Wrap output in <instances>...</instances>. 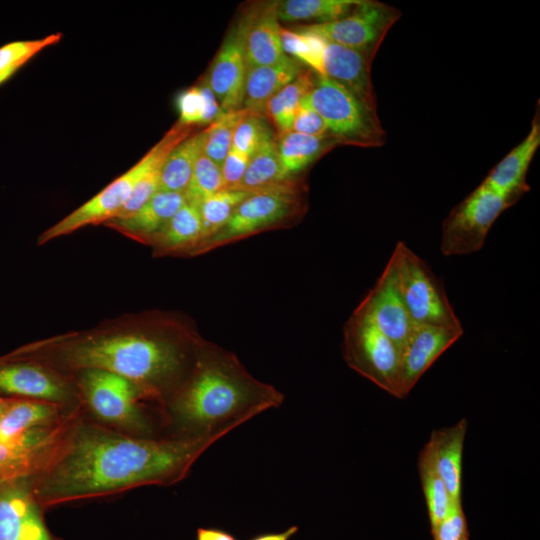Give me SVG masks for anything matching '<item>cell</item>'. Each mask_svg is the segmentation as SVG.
<instances>
[{
  "label": "cell",
  "mask_w": 540,
  "mask_h": 540,
  "mask_svg": "<svg viewBox=\"0 0 540 540\" xmlns=\"http://www.w3.org/2000/svg\"><path fill=\"white\" fill-rule=\"evenodd\" d=\"M251 14L252 6L232 24L205 76L222 111L242 108L247 73L246 37Z\"/></svg>",
  "instance_id": "obj_12"
},
{
  "label": "cell",
  "mask_w": 540,
  "mask_h": 540,
  "mask_svg": "<svg viewBox=\"0 0 540 540\" xmlns=\"http://www.w3.org/2000/svg\"><path fill=\"white\" fill-rule=\"evenodd\" d=\"M246 109L222 111L219 117L204 130L203 153L211 160L222 165L232 146L234 131L240 120L246 115Z\"/></svg>",
  "instance_id": "obj_34"
},
{
  "label": "cell",
  "mask_w": 540,
  "mask_h": 540,
  "mask_svg": "<svg viewBox=\"0 0 540 540\" xmlns=\"http://www.w3.org/2000/svg\"><path fill=\"white\" fill-rule=\"evenodd\" d=\"M203 338L189 324L157 317L123 332L45 343L32 352L52 369L108 371L135 383L159 407L190 375Z\"/></svg>",
  "instance_id": "obj_2"
},
{
  "label": "cell",
  "mask_w": 540,
  "mask_h": 540,
  "mask_svg": "<svg viewBox=\"0 0 540 540\" xmlns=\"http://www.w3.org/2000/svg\"><path fill=\"white\" fill-rule=\"evenodd\" d=\"M253 191L223 188L198 204L202 221V242L200 245L228 221L236 207Z\"/></svg>",
  "instance_id": "obj_33"
},
{
  "label": "cell",
  "mask_w": 540,
  "mask_h": 540,
  "mask_svg": "<svg viewBox=\"0 0 540 540\" xmlns=\"http://www.w3.org/2000/svg\"><path fill=\"white\" fill-rule=\"evenodd\" d=\"M464 333L432 325L415 324L401 350V393L406 397L431 365Z\"/></svg>",
  "instance_id": "obj_16"
},
{
  "label": "cell",
  "mask_w": 540,
  "mask_h": 540,
  "mask_svg": "<svg viewBox=\"0 0 540 540\" xmlns=\"http://www.w3.org/2000/svg\"><path fill=\"white\" fill-rule=\"evenodd\" d=\"M0 391L68 408L81 405L67 376L36 361L0 363Z\"/></svg>",
  "instance_id": "obj_13"
},
{
  "label": "cell",
  "mask_w": 540,
  "mask_h": 540,
  "mask_svg": "<svg viewBox=\"0 0 540 540\" xmlns=\"http://www.w3.org/2000/svg\"><path fill=\"white\" fill-rule=\"evenodd\" d=\"M0 540H62L48 529L27 479L0 484Z\"/></svg>",
  "instance_id": "obj_15"
},
{
  "label": "cell",
  "mask_w": 540,
  "mask_h": 540,
  "mask_svg": "<svg viewBox=\"0 0 540 540\" xmlns=\"http://www.w3.org/2000/svg\"><path fill=\"white\" fill-rule=\"evenodd\" d=\"M283 401L277 388L252 376L234 353L203 339L190 375L160 410L167 437L224 436Z\"/></svg>",
  "instance_id": "obj_3"
},
{
  "label": "cell",
  "mask_w": 540,
  "mask_h": 540,
  "mask_svg": "<svg viewBox=\"0 0 540 540\" xmlns=\"http://www.w3.org/2000/svg\"><path fill=\"white\" fill-rule=\"evenodd\" d=\"M17 70L18 68L14 67L0 70V85L11 78Z\"/></svg>",
  "instance_id": "obj_44"
},
{
  "label": "cell",
  "mask_w": 540,
  "mask_h": 540,
  "mask_svg": "<svg viewBox=\"0 0 540 540\" xmlns=\"http://www.w3.org/2000/svg\"><path fill=\"white\" fill-rule=\"evenodd\" d=\"M514 203L481 183L443 221L441 253L449 257L481 250L494 222Z\"/></svg>",
  "instance_id": "obj_10"
},
{
  "label": "cell",
  "mask_w": 540,
  "mask_h": 540,
  "mask_svg": "<svg viewBox=\"0 0 540 540\" xmlns=\"http://www.w3.org/2000/svg\"><path fill=\"white\" fill-rule=\"evenodd\" d=\"M195 540H237L235 535L218 527H199Z\"/></svg>",
  "instance_id": "obj_42"
},
{
  "label": "cell",
  "mask_w": 540,
  "mask_h": 540,
  "mask_svg": "<svg viewBox=\"0 0 540 540\" xmlns=\"http://www.w3.org/2000/svg\"><path fill=\"white\" fill-rule=\"evenodd\" d=\"M459 540H469V536H466V537H464L462 539H459Z\"/></svg>",
  "instance_id": "obj_46"
},
{
  "label": "cell",
  "mask_w": 540,
  "mask_h": 540,
  "mask_svg": "<svg viewBox=\"0 0 540 540\" xmlns=\"http://www.w3.org/2000/svg\"><path fill=\"white\" fill-rule=\"evenodd\" d=\"M12 401L13 399L0 398V417L3 415V413L6 411Z\"/></svg>",
  "instance_id": "obj_45"
},
{
  "label": "cell",
  "mask_w": 540,
  "mask_h": 540,
  "mask_svg": "<svg viewBox=\"0 0 540 540\" xmlns=\"http://www.w3.org/2000/svg\"><path fill=\"white\" fill-rule=\"evenodd\" d=\"M324 41V76L344 86L368 109L376 112V97L370 78L372 61L359 51Z\"/></svg>",
  "instance_id": "obj_17"
},
{
  "label": "cell",
  "mask_w": 540,
  "mask_h": 540,
  "mask_svg": "<svg viewBox=\"0 0 540 540\" xmlns=\"http://www.w3.org/2000/svg\"><path fill=\"white\" fill-rule=\"evenodd\" d=\"M280 162L276 140H265L250 157L245 174L238 187L258 190L288 180Z\"/></svg>",
  "instance_id": "obj_30"
},
{
  "label": "cell",
  "mask_w": 540,
  "mask_h": 540,
  "mask_svg": "<svg viewBox=\"0 0 540 540\" xmlns=\"http://www.w3.org/2000/svg\"><path fill=\"white\" fill-rule=\"evenodd\" d=\"M1 482H3V481H0V484H1Z\"/></svg>",
  "instance_id": "obj_47"
},
{
  "label": "cell",
  "mask_w": 540,
  "mask_h": 540,
  "mask_svg": "<svg viewBox=\"0 0 540 540\" xmlns=\"http://www.w3.org/2000/svg\"><path fill=\"white\" fill-rule=\"evenodd\" d=\"M56 441L35 447L0 442V481L29 479L36 475L45 465Z\"/></svg>",
  "instance_id": "obj_28"
},
{
  "label": "cell",
  "mask_w": 540,
  "mask_h": 540,
  "mask_svg": "<svg viewBox=\"0 0 540 540\" xmlns=\"http://www.w3.org/2000/svg\"><path fill=\"white\" fill-rule=\"evenodd\" d=\"M304 69L299 61L286 56L279 62L247 69L242 109L264 114L265 105Z\"/></svg>",
  "instance_id": "obj_23"
},
{
  "label": "cell",
  "mask_w": 540,
  "mask_h": 540,
  "mask_svg": "<svg viewBox=\"0 0 540 540\" xmlns=\"http://www.w3.org/2000/svg\"><path fill=\"white\" fill-rule=\"evenodd\" d=\"M299 531L298 526L292 525L282 532H263L258 533L248 540H290Z\"/></svg>",
  "instance_id": "obj_43"
},
{
  "label": "cell",
  "mask_w": 540,
  "mask_h": 540,
  "mask_svg": "<svg viewBox=\"0 0 540 540\" xmlns=\"http://www.w3.org/2000/svg\"><path fill=\"white\" fill-rule=\"evenodd\" d=\"M76 409L41 400L13 399L0 417V442L14 444L28 431L56 425Z\"/></svg>",
  "instance_id": "obj_21"
},
{
  "label": "cell",
  "mask_w": 540,
  "mask_h": 540,
  "mask_svg": "<svg viewBox=\"0 0 540 540\" xmlns=\"http://www.w3.org/2000/svg\"><path fill=\"white\" fill-rule=\"evenodd\" d=\"M305 96L298 105L291 131L316 137L330 136L324 120L309 105Z\"/></svg>",
  "instance_id": "obj_40"
},
{
  "label": "cell",
  "mask_w": 540,
  "mask_h": 540,
  "mask_svg": "<svg viewBox=\"0 0 540 540\" xmlns=\"http://www.w3.org/2000/svg\"><path fill=\"white\" fill-rule=\"evenodd\" d=\"M338 142L331 136L316 137L288 131L279 133L276 145L284 173L292 178Z\"/></svg>",
  "instance_id": "obj_26"
},
{
  "label": "cell",
  "mask_w": 540,
  "mask_h": 540,
  "mask_svg": "<svg viewBox=\"0 0 540 540\" xmlns=\"http://www.w3.org/2000/svg\"><path fill=\"white\" fill-rule=\"evenodd\" d=\"M278 5L279 1L252 5L246 37L247 69L274 64L287 56L281 43Z\"/></svg>",
  "instance_id": "obj_20"
},
{
  "label": "cell",
  "mask_w": 540,
  "mask_h": 540,
  "mask_svg": "<svg viewBox=\"0 0 540 540\" xmlns=\"http://www.w3.org/2000/svg\"><path fill=\"white\" fill-rule=\"evenodd\" d=\"M305 99L322 117L329 135L338 143L361 147H378L385 143L386 134L377 113L332 79L316 75Z\"/></svg>",
  "instance_id": "obj_6"
},
{
  "label": "cell",
  "mask_w": 540,
  "mask_h": 540,
  "mask_svg": "<svg viewBox=\"0 0 540 540\" xmlns=\"http://www.w3.org/2000/svg\"><path fill=\"white\" fill-rule=\"evenodd\" d=\"M356 310L363 313L384 335L402 350L415 323L403 301L394 258L390 257L376 284Z\"/></svg>",
  "instance_id": "obj_14"
},
{
  "label": "cell",
  "mask_w": 540,
  "mask_h": 540,
  "mask_svg": "<svg viewBox=\"0 0 540 540\" xmlns=\"http://www.w3.org/2000/svg\"><path fill=\"white\" fill-rule=\"evenodd\" d=\"M250 157L231 148L226 155L221 172L225 188L238 187L247 169Z\"/></svg>",
  "instance_id": "obj_41"
},
{
  "label": "cell",
  "mask_w": 540,
  "mask_h": 540,
  "mask_svg": "<svg viewBox=\"0 0 540 540\" xmlns=\"http://www.w3.org/2000/svg\"><path fill=\"white\" fill-rule=\"evenodd\" d=\"M392 257L396 263L399 289L412 321L463 329L446 294L441 279L404 242L396 244Z\"/></svg>",
  "instance_id": "obj_9"
},
{
  "label": "cell",
  "mask_w": 540,
  "mask_h": 540,
  "mask_svg": "<svg viewBox=\"0 0 540 540\" xmlns=\"http://www.w3.org/2000/svg\"><path fill=\"white\" fill-rule=\"evenodd\" d=\"M433 540H459L469 536L461 502H454L441 522L431 530Z\"/></svg>",
  "instance_id": "obj_39"
},
{
  "label": "cell",
  "mask_w": 540,
  "mask_h": 540,
  "mask_svg": "<svg viewBox=\"0 0 540 540\" xmlns=\"http://www.w3.org/2000/svg\"><path fill=\"white\" fill-rule=\"evenodd\" d=\"M281 43L284 53L306 64L319 76H324L323 56L325 41L311 33L281 28Z\"/></svg>",
  "instance_id": "obj_35"
},
{
  "label": "cell",
  "mask_w": 540,
  "mask_h": 540,
  "mask_svg": "<svg viewBox=\"0 0 540 540\" xmlns=\"http://www.w3.org/2000/svg\"><path fill=\"white\" fill-rule=\"evenodd\" d=\"M176 106L179 112L178 123L189 127L196 124L209 125L222 113L205 76L197 85L179 93Z\"/></svg>",
  "instance_id": "obj_31"
},
{
  "label": "cell",
  "mask_w": 540,
  "mask_h": 540,
  "mask_svg": "<svg viewBox=\"0 0 540 540\" xmlns=\"http://www.w3.org/2000/svg\"><path fill=\"white\" fill-rule=\"evenodd\" d=\"M225 188L221 166L203 152L197 159L189 185L185 191L187 202L199 204L205 198Z\"/></svg>",
  "instance_id": "obj_36"
},
{
  "label": "cell",
  "mask_w": 540,
  "mask_h": 540,
  "mask_svg": "<svg viewBox=\"0 0 540 540\" xmlns=\"http://www.w3.org/2000/svg\"><path fill=\"white\" fill-rule=\"evenodd\" d=\"M270 138H273V133L263 114L248 111L234 131L231 148L251 157Z\"/></svg>",
  "instance_id": "obj_37"
},
{
  "label": "cell",
  "mask_w": 540,
  "mask_h": 540,
  "mask_svg": "<svg viewBox=\"0 0 540 540\" xmlns=\"http://www.w3.org/2000/svg\"><path fill=\"white\" fill-rule=\"evenodd\" d=\"M185 202L184 193L158 191L131 215L115 217L104 224L131 239L150 245Z\"/></svg>",
  "instance_id": "obj_19"
},
{
  "label": "cell",
  "mask_w": 540,
  "mask_h": 540,
  "mask_svg": "<svg viewBox=\"0 0 540 540\" xmlns=\"http://www.w3.org/2000/svg\"><path fill=\"white\" fill-rule=\"evenodd\" d=\"M539 146L540 121L537 109L526 137L494 166L482 183L516 202L530 189L526 175Z\"/></svg>",
  "instance_id": "obj_18"
},
{
  "label": "cell",
  "mask_w": 540,
  "mask_h": 540,
  "mask_svg": "<svg viewBox=\"0 0 540 540\" xmlns=\"http://www.w3.org/2000/svg\"><path fill=\"white\" fill-rule=\"evenodd\" d=\"M192 127L176 123L133 167L102 191L45 230L38 244L70 234L82 227L105 223L124 206L135 185L154 167L163 164L170 151L190 135Z\"/></svg>",
  "instance_id": "obj_5"
},
{
  "label": "cell",
  "mask_w": 540,
  "mask_h": 540,
  "mask_svg": "<svg viewBox=\"0 0 540 540\" xmlns=\"http://www.w3.org/2000/svg\"><path fill=\"white\" fill-rule=\"evenodd\" d=\"M223 435L151 438L84 418H69L43 468L27 479L43 509L182 481Z\"/></svg>",
  "instance_id": "obj_1"
},
{
  "label": "cell",
  "mask_w": 540,
  "mask_h": 540,
  "mask_svg": "<svg viewBox=\"0 0 540 540\" xmlns=\"http://www.w3.org/2000/svg\"><path fill=\"white\" fill-rule=\"evenodd\" d=\"M418 470L433 530L447 515L454 502L436 470L428 443L419 453Z\"/></svg>",
  "instance_id": "obj_32"
},
{
  "label": "cell",
  "mask_w": 540,
  "mask_h": 540,
  "mask_svg": "<svg viewBox=\"0 0 540 540\" xmlns=\"http://www.w3.org/2000/svg\"><path fill=\"white\" fill-rule=\"evenodd\" d=\"M467 420L434 430L427 442L438 474L453 502H461L462 460Z\"/></svg>",
  "instance_id": "obj_22"
},
{
  "label": "cell",
  "mask_w": 540,
  "mask_h": 540,
  "mask_svg": "<svg viewBox=\"0 0 540 540\" xmlns=\"http://www.w3.org/2000/svg\"><path fill=\"white\" fill-rule=\"evenodd\" d=\"M204 137V130L189 135L170 151L161 168L159 191L185 193L203 152Z\"/></svg>",
  "instance_id": "obj_25"
},
{
  "label": "cell",
  "mask_w": 540,
  "mask_h": 540,
  "mask_svg": "<svg viewBox=\"0 0 540 540\" xmlns=\"http://www.w3.org/2000/svg\"><path fill=\"white\" fill-rule=\"evenodd\" d=\"M316 75L311 69L303 70L266 103L265 113L279 133L291 131L298 105L313 87Z\"/></svg>",
  "instance_id": "obj_29"
},
{
  "label": "cell",
  "mask_w": 540,
  "mask_h": 540,
  "mask_svg": "<svg viewBox=\"0 0 540 540\" xmlns=\"http://www.w3.org/2000/svg\"><path fill=\"white\" fill-rule=\"evenodd\" d=\"M400 16L395 7L378 1L360 0L349 14L338 20L297 26L293 30L354 49L372 61L387 32Z\"/></svg>",
  "instance_id": "obj_11"
},
{
  "label": "cell",
  "mask_w": 540,
  "mask_h": 540,
  "mask_svg": "<svg viewBox=\"0 0 540 540\" xmlns=\"http://www.w3.org/2000/svg\"><path fill=\"white\" fill-rule=\"evenodd\" d=\"M201 242L202 221L199 206L186 201L150 246L154 256H193Z\"/></svg>",
  "instance_id": "obj_24"
},
{
  "label": "cell",
  "mask_w": 540,
  "mask_h": 540,
  "mask_svg": "<svg viewBox=\"0 0 540 540\" xmlns=\"http://www.w3.org/2000/svg\"><path fill=\"white\" fill-rule=\"evenodd\" d=\"M343 356L352 370L402 398L400 349L356 309L343 328Z\"/></svg>",
  "instance_id": "obj_7"
},
{
  "label": "cell",
  "mask_w": 540,
  "mask_h": 540,
  "mask_svg": "<svg viewBox=\"0 0 540 540\" xmlns=\"http://www.w3.org/2000/svg\"><path fill=\"white\" fill-rule=\"evenodd\" d=\"M306 210L304 188L294 179L253 191L228 221L195 251L194 256L264 231L292 226Z\"/></svg>",
  "instance_id": "obj_4"
},
{
  "label": "cell",
  "mask_w": 540,
  "mask_h": 540,
  "mask_svg": "<svg viewBox=\"0 0 540 540\" xmlns=\"http://www.w3.org/2000/svg\"><path fill=\"white\" fill-rule=\"evenodd\" d=\"M61 33L50 34L35 40H22L7 43L0 47V70L7 68H21L34 55L44 48L58 43Z\"/></svg>",
  "instance_id": "obj_38"
},
{
  "label": "cell",
  "mask_w": 540,
  "mask_h": 540,
  "mask_svg": "<svg viewBox=\"0 0 540 540\" xmlns=\"http://www.w3.org/2000/svg\"><path fill=\"white\" fill-rule=\"evenodd\" d=\"M77 373L79 397L99 421L133 435L144 436L151 432L139 404L140 399L147 397L135 383L103 370L87 369Z\"/></svg>",
  "instance_id": "obj_8"
},
{
  "label": "cell",
  "mask_w": 540,
  "mask_h": 540,
  "mask_svg": "<svg viewBox=\"0 0 540 540\" xmlns=\"http://www.w3.org/2000/svg\"><path fill=\"white\" fill-rule=\"evenodd\" d=\"M360 0H285L279 1L278 17L284 22H311L323 24L338 20Z\"/></svg>",
  "instance_id": "obj_27"
}]
</instances>
